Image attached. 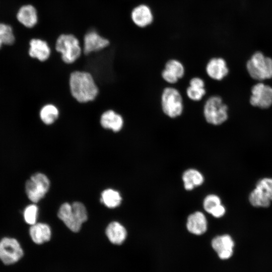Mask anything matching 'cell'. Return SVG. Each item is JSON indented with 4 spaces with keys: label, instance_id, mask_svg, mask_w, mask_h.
<instances>
[{
    "label": "cell",
    "instance_id": "obj_1",
    "mask_svg": "<svg viewBox=\"0 0 272 272\" xmlns=\"http://www.w3.org/2000/svg\"><path fill=\"white\" fill-rule=\"evenodd\" d=\"M69 84L72 97L79 103L93 101L99 95V89L89 72L79 70L72 72Z\"/></svg>",
    "mask_w": 272,
    "mask_h": 272
},
{
    "label": "cell",
    "instance_id": "obj_2",
    "mask_svg": "<svg viewBox=\"0 0 272 272\" xmlns=\"http://www.w3.org/2000/svg\"><path fill=\"white\" fill-rule=\"evenodd\" d=\"M54 48L60 54L61 60L67 64L74 63L83 52L78 37L71 33L59 34L55 40Z\"/></svg>",
    "mask_w": 272,
    "mask_h": 272
},
{
    "label": "cell",
    "instance_id": "obj_3",
    "mask_svg": "<svg viewBox=\"0 0 272 272\" xmlns=\"http://www.w3.org/2000/svg\"><path fill=\"white\" fill-rule=\"evenodd\" d=\"M58 217L74 232H78L88 218L85 206L79 201L72 205L67 202L63 203L58 210Z\"/></svg>",
    "mask_w": 272,
    "mask_h": 272
},
{
    "label": "cell",
    "instance_id": "obj_4",
    "mask_svg": "<svg viewBox=\"0 0 272 272\" xmlns=\"http://www.w3.org/2000/svg\"><path fill=\"white\" fill-rule=\"evenodd\" d=\"M160 104L163 113L171 119L180 117L183 112L182 96L175 87L167 86L163 89L161 94Z\"/></svg>",
    "mask_w": 272,
    "mask_h": 272
},
{
    "label": "cell",
    "instance_id": "obj_5",
    "mask_svg": "<svg viewBox=\"0 0 272 272\" xmlns=\"http://www.w3.org/2000/svg\"><path fill=\"white\" fill-rule=\"evenodd\" d=\"M203 115L206 122L213 125H220L228 118V107L218 95L210 96L205 102Z\"/></svg>",
    "mask_w": 272,
    "mask_h": 272
},
{
    "label": "cell",
    "instance_id": "obj_6",
    "mask_svg": "<svg viewBox=\"0 0 272 272\" xmlns=\"http://www.w3.org/2000/svg\"><path fill=\"white\" fill-rule=\"evenodd\" d=\"M246 67L248 74L254 80L262 81L272 78V58L260 51L251 56Z\"/></svg>",
    "mask_w": 272,
    "mask_h": 272
},
{
    "label": "cell",
    "instance_id": "obj_7",
    "mask_svg": "<svg viewBox=\"0 0 272 272\" xmlns=\"http://www.w3.org/2000/svg\"><path fill=\"white\" fill-rule=\"evenodd\" d=\"M24 250L15 238L5 237L0 240V261L6 265L18 262L23 257Z\"/></svg>",
    "mask_w": 272,
    "mask_h": 272
},
{
    "label": "cell",
    "instance_id": "obj_8",
    "mask_svg": "<svg viewBox=\"0 0 272 272\" xmlns=\"http://www.w3.org/2000/svg\"><path fill=\"white\" fill-rule=\"evenodd\" d=\"M50 187L48 177L41 173L32 175L25 184V191L28 198L36 203L42 199Z\"/></svg>",
    "mask_w": 272,
    "mask_h": 272
},
{
    "label": "cell",
    "instance_id": "obj_9",
    "mask_svg": "<svg viewBox=\"0 0 272 272\" xmlns=\"http://www.w3.org/2000/svg\"><path fill=\"white\" fill-rule=\"evenodd\" d=\"M129 17L132 24L141 29L151 26L155 19L153 8L146 3H140L134 6L130 10Z\"/></svg>",
    "mask_w": 272,
    "mask_h": 272
},
{
    "label": "cell",
    "instance_id": "obj_10",
    "mask_svg": "<svg viewBox=\"0 0 272 272\" xmlns=\"http://www.w3.org/2000/svg\"><path fill=\"white\" fill-rule=\"evenodd\" d=\"M83 52L85 55L100 51L110 45V41L102 35L97 30H88L83 37Z\"/></svg>",
    "mask_w": 272,
    "mask_h": 272
},
{
    "label": "cell",
    "instance_id": "obj_11",
    "mask_svg": "<svg viewBox=\"0 0 272 272\" xmlns=\"http://www.w3.org/2000/svg\"><path fill=\"white\" fill-rule=\"evenodd\" d=\"M249 102L251 105L266 109L272 105V87L259 82L253 85L251 90Z\"/></svg>",
    "mask_w": 272,
    "mask_h": 272
},
{
    "label": "cell",
    "instance_id": "obj_12",
    "mask_svg": "<svg viewBox=\"0 0 272 272\" xmlns=\"http://www.w3.org/2000/svg\"><path fill=\"white\" fill-rule=\"evenodd\" d=\"M185 73V69L182 62L176 58H170L165 62L161 76L167 84L173 85L182 79Z\"/></svg>",
    "mask_w": 272,
    "mask_h": 272
},
{
    "label": "cell",
    "instance_id": "obj_13",
    "mask_svg": "<svg viewBox=\"0 0 272 272\" xmlns=\"http://www.w3.org/2000/svg\"><path fill=\"white\" fill-rule=\"evenodd\" d=\"M205 71L207 76L215 81L223 80L229 73L226 60L221 57H213L207 62Z\"/></svg>",
    "mask_w": 272,
    "mask_h": 272
},
{
    "label": "cell",
    "instance_id": "obj_14",
    "mask_svg": "<svg viewBox=\"0 0 272 272\" xmlns=\"http://www.w3.org/2000/svg\"><path fill=\"white\" fill-rule=\"evenodd\" d=\"M211 244L220 259L225 260L232 256L235 243L230 235L217 236L213 239Z\"/></svg>",
    "mask_w": 272,
    "mask_h": 272
},
{
    "label": "cell",
    "instance_id": "obj_15",
    "mask_svg": "<svg viewBox=\"0 0 272 272\" xmlns=\"http://www.w3.org/2000/svg\"><path fill=\"white\" fill-rule=\"evenodd\" d=\"M124 122L122 116L112 109L103 112L99 119L100 125L103 128L111 130L114 132L122 130Z\"/></svg>",
    "mask_w": 272,
    "mask_h": 272
},
{
    "label": "cell",
    "instance_id": "obj_16",
    "mask_svg": "<svg viewBox=\"0 0 272 272\" xmlns=\"http://www.w3.org/2000/svg\"><path fill=\"white\" fill-rule=\"evenodd\" d=\"M29 54L41 62L47 60L50 57L51 49L48 42L41 38H33L29 42Z\"/></svg>",
    "mask_w": 272,
    "mask_h": 272
},
{
    "label": "cell",
    "instance_id": "obj_17",
    "mask_svg": "<svg viewBox=\"0 0 272 272\" xmlns=\"http://www.w3.org/2000/svg\"><path fill=\"white\" fill-rule=\"evenodd\" d=\"M186 95L191 101L199 102L207 93L205 81L199 77L192 78L186 89Z\"/></svg>",
    "mask_w": 272,
    "mask_h": 272
},
{
    "label": "cell",
    "instance_id": "obj_18",
    "mask_svg": "<svg viewBox=\"0 0 272 272\" xmlns=\"http://www.w3.org/2000/svg\"><path fill=\"white\" fill-rule=\"evenodd\" d=\"M207 226L206 217L200 212H195L188 217L186 227L192 234L199 235L205 233L207 230Z\"/></svg>",
    "mask_w": 272,
    "mask_h": 272
},
{
    "label": "cell",
    "instance_id": "obj_19",
    "mask_svg": "<svg viewBox=\"0 0 272 272\" xmlns=\"http://www.w3.org/2000/svg\"><path fill=\"white\" fill-rule=\"evenodd\" d=\"M17 18L20 23L28 28L34 27L38 22L37 10L30 4L21 7L17 13Z\"/></svg>",
    "mask_w": 272,
    "mask_h": 272
},
{
    "label": "cell",
    "instance_id": "obj_20",
    "mask_svg": "<svg viewBox=\"0 0 272 272\" xmlns=\"http://www.w3.org/2000/svg\"><path fill=\"white\" fill-rule=\"evenodd\" d=\"M248 201L253 207L268 208L272 201V192L255 187L248 195Z\"/></svg>",
    "mask_w": 272,
    "mask_h": 272
},
{
    "label": "cell",
    "instance_id": "obj_21",
    "mask_svg": "<svg viewBox=\"0 0 272 272\" xmlns=\"http://www.w3.org/2000/svg\"><path fill=\"white\" fill-rule=\"evenodd\" d=\"M29 234L34 243L42 244L49 241L51 238V231L50 227L45 223H35L31 225Z\"/></svg>",
    "mask_w": 272,
    "mask_h": 272
},
{
    "label": "cell",
    "instance_id": "obj_22",
    "mask_svg": "<svg viewBox=\"0 0 272 272\" xmlns=\"http://www.w3.org/2000/svg\"><path fill=\"white\" fill-rule=\"evenodd\" d=\"M106 235L111 243L120 245L126 238L127 232L125 228L117 222H111L106 229Z\"/></svg>",
    "mask_w": 272,
    "mask_h": 272
},
{
    "label": "cell",
    "instance_id": "obj_23",
    "mask_svg": "<svg viewBox=\"0 0 272 272\" xmlns=\"http://www.w3.org/2000/svg\"><path fill=\"white\" fill-rule=\"evenodd\" d=\"M182 179L184 188L187 190H191L194 187L200 185L204 180L201 173L193 169L186 170L183 174Z\"/></svg>",
    "mask_w": 272,
    "mask_h": 272
},
{
    "label": "cell",
    "instance_id": "obj_24",
    "mask_svg": "<svg viewBox=\"0 0 272 272\" xmlns=\"http://www.w3.org/2000/svg\"><path fill=\"white\" fill-rule=\"evenodd\" d=\"M59 115V111L58 108L52 104L44 105L39 112L41 121L47 125L53 124L58 119Z\"/></svg>",
    "mask_w": 272,
    "mask_h": 272
},
{
    "label": "cell",
    "instance_id": "obj_25",
    "mask_svg": "<svg viewBox=\"0 0 272 272\" xmlns=\"http://www.w3.org/2000/svg\"><path fill=\"white\" fill-rule=\"evenodd\" d=\"M100 200L106 207L109 208H115L120 205L122 198L117 191L107 189L102 192Z\"/></svg>",
    "mask_w": 272,
    "mask_h": 272
},
{
    "label": "cell",
    "instance_id": "obj_26",
    "mask_svg": "<svg viewBox=\"0 0 272 272\" xmlns=\"http://www.w3.org/2000/svg\"><path fill=\"white\" fill-rule=\"evenodd\" d=\"M15 41L12 28L7 25L0 23V48L3 44L11 45Z\"/></svg>",
    "mask_w": 272,
    "mask_h": 272
},
{
    "label": "cell",
    "instance_id": "obj_27",
    "mask_svg": "<svg viewBox=\"0 0 272 272\" xmlns=\"http://www.w3.org/2000/svg\"><path fill=\"white\" fill-rule=\"evenodd\" d=\"M38 211V207L34 204L28 205L26 207L23 212V216L26 223L30 225L36 223Z\"/></svg>",
    "mask_w": 272,
    "mask_h": 272
},
{
    "label": "cell",
    "instance_id": "obj_28",
    "mask_svg": "<svg viewBox=\"0 0 272 272\" xmlns=\"http://www.w3.org/2000/svg\"><path fill=\"white\" fill-rule=\"evenodd\" d=\"M220 204H221V200L218 195L209 194L204 199L203 207L205 211L210 214L215 208Z\"/></svg>",
    "mask_w": 272,
    "mask_h": 272
},
{
    "label": "cell",
    "instance_id": "obj_29",
    "mask_svg": "<svg viewBox=\"0 0 272 272\" xmlns=\"http://www.w3.org/2000/svg\"><path fill=\"white\" fill-rule=\"evenodd\" d=\"M255 187L266 191L272 192V178L264 177L260 179L256 182Z\"/></svg>",
    "mask_w": 272,
    "mask_h": 272
},
{
    "label": "cell",
    "instance_id": "obj_30",
    "mask_svg": "<svg viewBox=\"0 0 272 272\" xmlns=\"http://www.w3.org/2000/svg\"><path fill=\"white\" fill-rule=\"evenodd\" d=\"M226 213L225 207L221 204L215 208L210 214L215 218H221L223 217Z\"/></svg>",
    "mask_w": 272,
    "mask_h": 272
}]
</instances>
